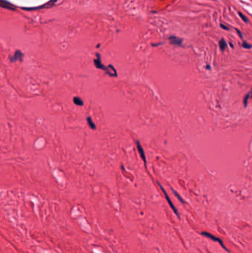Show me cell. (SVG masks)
I'll return each instance as SVG.
<instances>
[{"label":"cell","instance_id":"13","mask_svg":"<svg viewBox=\"0 0 252 253\" xmlns=\"http://www.w3.org/2000/svg\"><path fill=\"white\" fill-rule=\"evenodd\" d=\"M172 193H173V194H174V195H175V196H176V198H177V199H178V200H179V201H181V203H182V204H186V201H184V200H183V199H182V197H181V196H180V195H179V194H178V192H177V191H175V189H172Z\"/></svg>","mask_w":252,"mask_h":253},{"label":"cell","instance_id":"11","mask_svg":"<svg viewBox=\"0 0 252 253\" xmlns=\"http://www.w3.org/2000/svg\"><path fill=\"white\" fill-rule=\"evenodd\" d=\"M73 102L77 106H83L84 105V101L81 98L78 97V96H75L73 98Z\"/></svg>","mask_w":252,"mask_h":253},{"label":"cell","instance_id":"19","mask_svg":"<svg viewBox=\"0 0 252 253\" xmlns=\"http://www.w3.org/2000/svg\"><path fill=\"white\" fill-rule=\"evenodd\" d=\"M250 93H251V95H250V97L251 98H252V89H251V90L250 91Z\"/></svg>","mask_w":252,"mask_h":253},{"label":"cell","instance_id":"12","mask_svg":"<svg viewBox=\"0 0 252 253\" xmlns=\"http://www.w3.org/2000/svg\"><path fill=\"white\" fill-rule=\"evenodd\" d=\"M87 124H88L89 127H90V128H91L92 130H96V124H95V123L93 121V120H92L91 117H90V116L87 117Z\"/></svg>","mask_w":252,"mask_h":253},{"label":"cell","instance_id":"5","mask_svg":"<svg viewBox=\"0 0 252 253\" xmlns=\"http://www.w3.org/2000/svg\"><path fill=\"white\" fill-rule=\"evenodd\" d=\"M136 147H137V149H138V153H139L140 156H141V158L142 159H143V162L146 164V156H145L144 150H143V147H142V145L141 144V143L139 142V141H136Z\"/></svg>","mask_w":252,"mask_h":253},{"label":"cell","instance_id":"7","mask_svg":"<svg viewBox=\"0 0 252 253\" xmlns=\"http://www.w3.org/2000/svg\"><path fill=\"white\" fill-rule=\"evenodd\" d=\"M105 72H106V74L109 75L111 77H116V76H118L117 71H116V68H115L113 65H109V66H107Z\"/></svg>","mask_w":252,"mask_h":253},{"label":"cell","instance_id":"6","mask_svg":"<svg viewBox=\"0 0 252 253\" xmlns=\"http://www.w3.org/2000/svg\"><path fill=\"white\" fill-rule=\"evenodd\" d=\"M169 41L170 44H173V45L176 46H181L183 43V39L178 37H175V36H171L169 37Z\"/></svg>","mask_w":252,"mask_h":253},{"label":"cell","instance_id":"17","mask_svg":"<svg viewBox=\"0 0 252 253\" xmlns=\"http://www.w3.org/2000/svg\"><path fill=\"white\" fill-rule=\"evenodd\" d=\"M220 27H221L222 28L224 29V30H229L228 27H227V26L224 25V24H220Z\"/></svg>","mask_w":252,"mask_h":253},{"label":"cell","instance_id":"3","mask_svg":"<svg viewBox=\"0 0 252 253\" xmlns=\"http://www.w3.org/2000/svg\"><path fill=\"white\" fill-rule=\"evenodd\" d=\"M96 56H97V59H94V65L96 67V68L98 69H101V70H104V71H106V67H105L104 65L103 64H102L101 62V55L99 54V53H96Z\"/></svg>","mask_w":252,"mask_h":253},{"label":"cell","instance_id":"2","mask_svg":"<svg viewBox=\"0 0 252 253\" xmlns=\"http://www.w3.org/2000/svg\"><path fill=\"white\" fill-rule=\"evenodd\" d=\"M201 235H202L203 236L206 237V238H209V239H211V241H215V242L219 243V244H220V245L221 246L222 248H223V249L226 250V252H229V251H228V249H227L226 247V246L224 245V244H223V240L220 239V238H218V237L215 236V235H212V234L209 233V232H201Z\"/></svg>","mask_w":252,"mask_h":253},{"label":"cell","instance_id":"9","mask_svg":"<svg viewBox=\"0 0 252 253\" xmlns=\"http://www.w3.org/2000/svg\"><path fill=\"white\" fill-rule=\"evenodd\" d=\"M219 46H220V48L222 51H224V50H226L227 47H228L226 42L225 41L224 39H221L220 40V42H219Z\"/></svg>","mask_w":252,"mask_h":253},{"label":"cell","instance_id":"8","mask_svg":"<svg viewBox=\"0 0 252 253\" xmlns=\"http://www.w3.org/2000/svg\"><path fill=\"white\" fill-rule=\"evenodd\" d=\"M1 6L4 8H6V9L15 10V8H14V6L11 4L8 3V2H6L5 0H1Z\"/></svg>","mask_w":252,"mask_h":253},{"label":"cell","instance_id":"1","mask_svg":"<svg viewBox=\"0 0 252 253\" xmlns=\"http://www.w3.org/2000/svg\"><path fill=\"white\" fill-rule=\"evenodd\" d=\"M158 185H159V186H160V188H161V190H162L164 196H165V198H166V200L167 201V202H168V204H169V206H170V207H171V209H172V211H173V212H174V213H175V215H176L177 216H178V218H181V215H180V214H179V212H178V209H177V208L175 207V205H174V204L172 203V200H171V199H170V198H169V195L167 194L166 191L165 189H164V188L163 187V186H162V185H161V183H160L159 182H158Z\"/></svg>","mask_w":252,"mask_h":253},{"label":"cell","instance_id":"18","mask_svg":"<svg viewBox=\"0 0 252 253\" xmlns=\"http://www.w3.org/2000/svg\"><path fill=\"white\" fill-rule=\"evenodd\" d=\"M236 31H237V34H239V36H240V38H241V39H243V34H242V33H241V32H240V30H238V29H236Z\"/></svg>","mask_w":252,"mask_h":253},{"label":"cell","instance_id":"14","mask_svg":"<svg viewBox=\"0 0 252 253\" xmlns=\"http://www.w3.org/2000/svg\"><path fill=\"white\" fill-rule=\"evenodd\" d=\"M250 95H251V93H250V92H248V93H247L246 95V96H245V97H244V99H243V105H244V107L245 108H246V107H247V105H248V99H250Z\"/></svg>","mask_w":252,"mask_h":253},{"label":"cell","instance_id":"10","mask_svg":"<svg viewBox=\"0 0 252 253\" xmlns=\"http://www.w3.org/2000/svg\"><path fill=\"white\" fill-rule=\"evenodd\" d=\"M59 0H50V2H48V3H47L46 5H44L45 6H42V7H39V8H31V10L32 9H39V8H50V7L53 6V5H54L56 2H58Z\"/></svg>","mask_w":252,"mask_h":253},{"label":"cell","instance_id":"4","mask_svg":"<svg viewBox=\"0 0 252 253\" xmlns=\"http://www.w3.org/2000/svg\"><path fill=\"white\" fill-rule=\"evenodd\" d=\"M23 57H24V54L22 53V52H21V50H18L15 52L14 56L11 58V62H17V61L22 62Z\"/></svg>","mask_w":252,"mask_h":253},{"label":"cell","instance_id":"16","mask_svg":"<svg viewBox=\"0 0 252 253\" xmlns=\"http://www.w3.org/2000/svg\"><path fill=\"white\" fill-rule=\"evenodd\" d=\"M239 15H240V18H241V19H243V21H244V22H246V23H247V22H248V19H247V18H246V16H244V15H243V14H242V13H241V12H240V13H239Z\"/></svg>","mask_w":252,"mask_h":253},{"label":"cell","instance_id":"15","mask_svg":"<svg viewBox=\"0 0 252 253\" xmlns=\"http://www.w3.org/2000/svg\"><path fill=\"white\" fill-rule=\"evenodd\" d=\"M242 47H244V48L246 49H250L252 47V45L251 44H248V42H246V41H243V43H242Z\"/></svg>","mask_w":252,"mask_h":253}]
</instances>
